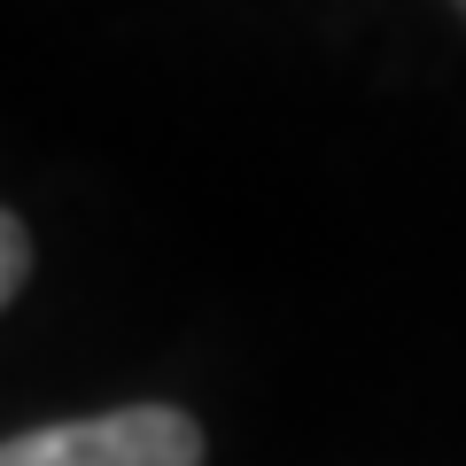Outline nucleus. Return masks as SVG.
<instances>
[{"label": "nucleus", "mask_w": 466, "mask_h": 466, "mask_svg": "<svg viewBox=\"0 0 466 466\" xmlns=\"http://www.w3.org/2000/svg\"><path fill=\"white\" fill-rule=\"evenodd\" d=\"M202 420L179 404H116L94 420H47V428L0 435V466H202Z\"/></svg>", "instance_id": "1"}, {"label": "nucleus", "mask_w": 466, "mask_h": 466, "mask_svg": "<svg viewBox=\"0 0 466 466\" xmlns=\"http://www.w3.org/2000/svg\"><path fill=\"white\" fill-rule=\"evenodd\" d=\"M24 280H32V226L0 202V311L24 296Z\"/></svg>", "instance_id": "2"}, {"label": "nucleus", "mask_w": 466, "mask_h": 466, "mask_svg": "<svg viewBox=\"0 0 466 466\" xmlns=\"http://www.w3.org/2000/svg\"><path fill=\"white\" fill-rule=\"evenodd\" d=\"M459 16H466V0H459Z\"/></svg>", "instance_id": "3"}]
</instances>
